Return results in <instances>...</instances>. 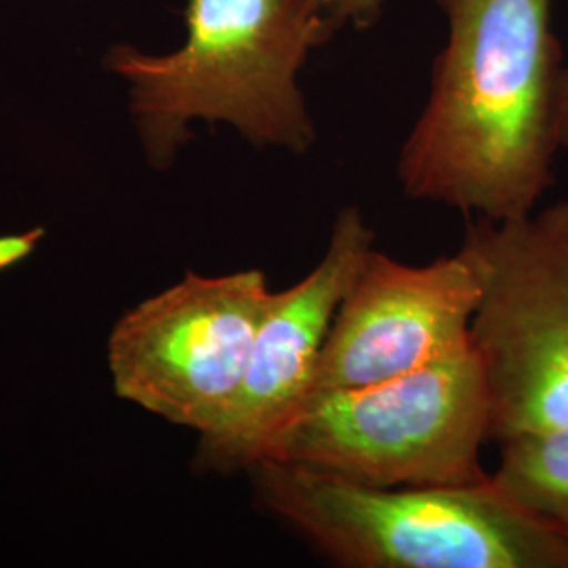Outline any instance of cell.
<instances>
[{
	"instance_id": "6da1fadb",
	"label": "cell",
	"mask_w": 568,
	"mask_h": 568,
	"mask_svg": "<svg viewBox=\"0 0 568 568\" xmlns=\"http://www.w3.org/2000/svg\"><path fill=\"white\" fill-rule=\"evenodd\" d=\"M448 41L406 135L398 182L413 201L474 220H514L554 183L562 74L551 0H436Z\"/></svg>"
},
{
	"instance_id": "7a4b0ae2",
	"label": "cell",
	"mask_w": 568,
	"mask_h": 568,
	"mask_svg": "<svg viewBox=\"0 0 568 568\" xmlns=\"http://www.w3.org/2000/svg\"><path fill=\"white\" fill-rule=\"evenodd\" d=\"M185 42L169 55L112 49L131 84V114L148 161L164 169L194 121L225 122L260 148L304 156L318 131L300 72L339 21L323 0H187Z\"/></svg>"
},
{
	"instance_id": "3957f363",
	"label": "cell",
	"mask_w": 568,
	"mask_h": 568,
	"mask_svg": "<svg viewBox=\"0 0 568 568\" xmlns=\"http://www.w3.org/2000/svg\"><path fill=\"white\" fill-rule=\"evenodd\" d=\"M257 506L344 568H568L565 537L490 485L368 487L264 459Z\"/></svg>"
},
{
	"instance_id": "277c9868",
	"label": "cell",
	"mask_w": 568,
	"mask_h": 568,
	"mask_svg": "<svg viewBox=\"0 0 568 568\" xmlns=\"http://www.w3.org/2000/svg\"><path fill=\"white\" fill-rule=\"evenodd\" d=\"M485 443L490 398L469 347L394 379L312 396L264 459L368 487H462L487 480Z\"/></svg>"
},
{
	"instance_id": "5b68a950",
	"label": "cell",
	"mask_w": 568,
	"mask_h": 568,
	"mask_svg": "<svg viewBox=\"0 0 568 568\" xmlns=\"http://www.w3.org/2000/svg\"><path fill=\"white\" fill-rule=\"evenodd\" d=\"M462 248L480 278L469 344L487 379L490 440L568 426V199L474 220Z\"/></svg>"
},
{
	"instance_id": "8992f818",
	"label": "cell",
	"mask_w": 568,
	"mask_h": 568,
	"mask_svg": "<svg viewBox=\"0 0 568 568\" xmlns=\"http://www.w3.org/2000/svg\"><path fill=\"white\" fill-rule=\"evenodd\" d=\"M274 295L257 267L187 272L131 307L108 342L116 396L199 434L215 426L243 382Z\"/></svg>"
},
{
	"instance_id": "52a82bcc",
	"label": "cell",
	"mask_w": 568,
	"mask_h": 568,
	"mask_svg": "<svg viewBox=\"0 0 568 568\" xmlns=\"http://www.w3.org/2000/svg\"><path fill=\"white\" fill-rule=\"evenodd\" d=\"M371 246L375 232L361 206L339 209L318 264L300 283L276 291L232 405L215 426L199 434V471L232 474L260 464L302 410L337 305Z\"/></svg>"
},
{
	"instance_id": "ba28073f",
	"label": "cell",
	"mask_w": 568,
	"mask_h": 568,
	"mask_svg": "<svg viewBox=\"0 0 568 568\" xmlns=\"http://www.w3.org/2000/svg\"><path fill=\"white\" fill-rule=\"evenodd\" d=\"M478 302L480 278L462 246L424 265L371 246L333 316L312 396L379 384L466 352Z\"/></svg>"
},
{
	"instance_id": "9c48e42d",
	"label": "cell",
	"mask_w": 568,
	"mask_h": 568,
	"mask_svg": "<svg viewBox=\"0 0 568 568\" xmlns=\"http://www.w3.org/2000/svg\"><path fill=\"white\" fill-rule=\"evenodd\" d=\"M490 485L530 518L568 532V426L527 432L499 443Z\"/></svg>"
},
{
	"instance_id": "30bf717a",
	"label": "cell",
	"mask_w": 568,
	"mask_h": 568,
	"mask_svg": "<svg viewBox=\"0 0 568 568\" xmlns=\"http://www.w3.org/2000/svg\"><path fill=\"white\" fill-rule=\"evenodd\" d=\"M386 0H323L326 13L342 26L352 23L361 30L371 28L382 16Z\"/></svg>"
},
{
	"instance_id": "8fae6325",
	"label": "cell",
	"mask_w": 568,
	"mask_h": 568,
	"mask_svg": "<svg viewBox=\"0 0 568 568\" xmlns=\"http://www.w3.org/2000/svg\"><path fill=\"white\" fill-rule=\"evenodd\" d=\"M42 239H44V227L0 236V272H7L26 262L37 251Z\"/></svg>"
},
{
	"instance_id": "7c38bea8",
	"label": "cell",
	"mask_w": 568,
	"mask_h": 568,
	"mask_svg": "<svg viewBox=\"0 0 568 568\" xmlns=\"http://www.w3.org/2000/svg\"><path fill=\"white\" fill-rule=\"evenodd\" d=\"M554 133H556L558 148H568V65L562 68V74H560V81H558Z\"/></svg>"
},
{
	"instance_id": "4fadbf2b",
	"label": "cell",
	"mask_w": 568,
	"mask_h": 568,
	"mask_svg": "<svg viewBox=\"0 0 568 568\" xmlns=\"http://www.w3.org/2000/svg\"><path fill=\"white\" fill-rule=\"evenodd\" d=\"M562 537H565V541H567V549H568V532H567V535H562Z\"/></svg>"
}]
</instances>
